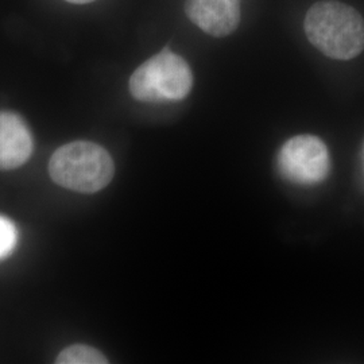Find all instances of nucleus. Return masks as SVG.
<instances>
[{
    "mask_svg": "<svg viewBox=\"0 0 364 364\" xmlns=\"http://www.w3.org/2000/svg\"><path fill=\"white\" fill-rule=\"evenodd\" d=\"M304 27L313 46L329 58L351 60L363 52V18L344 3H314Z\"/></svg>",
    "mask_w": 364,
    "mask_h": 364,
    "instance_id": "f257e3e1",
    "label": "nucleus"
},
{
    "mask_svg": "<svg viewBox=\"0 0 364 364\" xmlns=\"http://www.w3.org/2000/svg\"><path fill=\"white\" fill-rule=\"evenodd\" d=\"M49 174L53 181L65 189L92 195L112 181L115 164L100 144L77 141L64 144L53 153Z\"/></svg>",
    "mask_w": 364,
    "mask_h": 364,
    "instance_id": "f03ea898",
    "label": "nucleus"
},
{
    "mask_svg": "<svg viewBox=\"0 0 364 364\" xmlns=\"http://www.w3.org/2000/svg\"><path fill=\"white\" fill-rule=\"evenodd\" d=\"M193 87V73L181 55L164 49L139 66L130 78L132 97L144 103L185 99Z\"/></svg>",
    "mask_w": 364,
    "mask_h": 364,
    "instance_id": "7ed1b4c3",
    "label": "nucleus"
},
{
    "mask_svg": "<svg viewBox=\"0 0 364 364\" xmlns=\"http://www.w3.org/2000/svg\"><path fill=\"white\" fill-rule=\"evenodd\" d=\"M281 173L289 181L314 185L323 181L329 170V156L324 142L313 135L289 139L278 156Z\"/></svg>",
    "mask_w": 364,
    "mask_h": 364,
    "instance_id": "20e7f679",
    "label": "nucleus"
},
{
    "mask_svg": "<svg viewBox=\"0 0 364 364\" xmlns=\"http://www.w3.org/2000/svg\"><path fill=\"white\" fill-rule=\"evenodd\" d=\"M188 18L212 37L232 34L240 22V0H186Z\"/></svg>",
    "mask_w": 364,
    "mask_h": 364,
    "instance_id": "39448f33",
    "label": "nucleus"
},
{
    "mask_svg": "<svg viewBox=\"0 0 364 364\" xmlns=\"http://www.w3.org/2000/svg\"><path fill=\"white\" fill-rule=\"evenodd\" d=\"M33 149V135L25 119L11 111H0V170L21 168Z\"/></svg>",
    "mask_w": 364,
    "mask_h": 364,
    "instance_id": "423d86ee",
    "label": "nucleus"
},
{
    "mask_svg": "<svg viewBox=\"0 0 364 364\" xmlns=\"http://www.w3.org/2000/svg\"><path fill=\"white\" fill-rule=\"evenodd\" d=\"M57 364H105L108 359L99 350L85 346L75 344L60 352L55 359Z\"/></svg>",
    "mask_w": 364,
    "mask_h": 364,
    "instance_id": "0eeeda50",
    "label": "nucleus"
},
{
    "mask_svg": "<svg viewBox=\"0 0 364 364\" xmlns=\"http://www.w3.org/2000/svg\"><path fill=\"white\" fill-rule=\"evenodd\" d=\"M16 243V231L13 223L0 216V259L6 258Z\"/></svg>",
    "mask_w": 364,
    "mask_h": 364,
    "instance_id": "6e6552de",
    "label": "nucleus"
},
{
    "mask_svg": "<svg viewBox=\"0 0 364 364\" xmlns=\"http://www.w3.org/2000/svg\"><path fill=\"white\" fill-rule=\"evenodd\" d=\"M69 3H73V4H87V3H92L95 0H66Z\"/></svg>",
    "mask_w": 364,
    "mask_h": 364,
    "instance_id": "1a4fd4ad",
    "label": "nucleus"
}]
</instances>
